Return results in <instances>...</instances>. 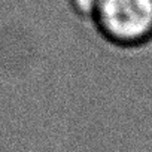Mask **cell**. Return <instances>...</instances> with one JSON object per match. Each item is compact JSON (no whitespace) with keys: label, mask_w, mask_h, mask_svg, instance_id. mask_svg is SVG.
Segmentation results:
<instances>
[{"label":"cell","mask_w":152,"mask_h":152,"mask_svg":"<svg viewBox=\"0 0 152 152\" xmlns=\"http://www.w3.org/2000/svg\"><path fill=\"white\" fill-rule=\"evenodd\" d=\"M91 23L110 45L145 46L152 42V0H97Z\"/></svg>","instance_id":"cell-1"},{"label":"cell","mask_w":152,"mask_h":152,"mask_svg":"<svg viewBox=\"0 0 152 152\" xmlns=\"http://www.w3.org/2000/svg\"><path fill=\"white\" fill-rule=\"evenodd\" d=\"M69 5L78 17L91 21L94 11H96L97 0H69Z\"/></svg>","instance_id":"cell-2"}]
</instances>
